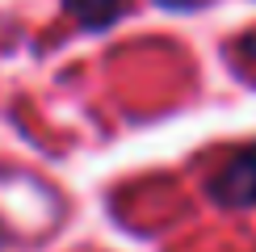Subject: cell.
<instances>
[{
  "label": "cell",
  "mask_w": 256,
  "mask_h": 252,
  "mask_svg": "<svg viewBox=\"0 0 256 252\" xmlns=\"http://www.w3.org/2000/svg\"><path fill=\"white\" fill-rule=\"evenodd\" d=\"M210 198L218 206H231V210H252L256 206V143L236 152L210 176Z\"/></svg>",
  "instance_id": "6da1fadb"
},
{
  "label": "cell",
  "mask_w": 256,
  "mask_h": 252,
  "mask_svg": "<svg viewBox=\"0 0 256 252\" xmlns=\"http://www.w3.org/2000/svg\"><path fill=\"white\" fill-rule=\"evenodd\" d=\"M63 4L84 30H110L126 13V0H63Z\"/></svg>",
  "instance_id": "7a4b0ae2"
}]
</instances>
